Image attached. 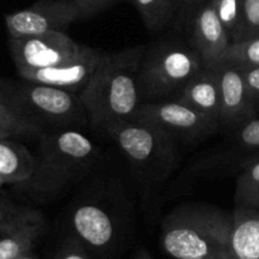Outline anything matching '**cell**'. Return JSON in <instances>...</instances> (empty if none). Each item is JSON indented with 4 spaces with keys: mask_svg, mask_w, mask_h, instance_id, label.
<instances>
[{
    "mask_svg": "<svg viewBox=\"0 0 259 259\" xmlns=\"http://www.w3.org/2000/svg\"><path fill=\"white\" fill-rule=\"evenodd\" d=\"M55 259H89V256L87 255L80 244L76 241H71V243L65 244L60 249Z\"/></svg>",
    "mask_w": 259,
    "mask_h": 259,
    "instance_id": "28",
    "label": "cell"
},
{
    "mask_svg": "<svg viewBox=\"0 0 259 259\" xmlns=\"http://www.w3.org/2000/svg\"><path fill=\"white\" fill-rule=\"evenodd\" d=\"M34 170V155L22 144L0 140V179L4 183L24 184Z\"/></svg>",
    "mask_w": 259,
    "mask_h": 259,
    "instance_id": "17",
    "label": "cell"
},
{
    "mask_svg": "<svg viewBox=\"0 0 259 259\" xmlns=\"http://www.w3.org/2000/svg\"><path fill=\"white\" fill-rule=\"evenodd\" d=\"M210 3L233 41L240 24L241 0H211Z\"/></svg>",
    "mask_w": 259,
    "mask_h": 259,
    "instance_id": "21",
    "label": "cell"
},
{
    "mask_svg": "<svg viewBox=\"0 0 259 259\" xmlns=\"http://www.w3.org/2000/svg\"><path fill=\"white\" fill-rule=\"evenodd\" d=\"M78 12L79 19L89 18V17L103 12L119 0H70Z\"/></svg>",
    "mask_w": 259,
    "mask_h": 259,
    "instance_id": "25",
    "label": "cell"
},
{
    "mask_svg": "<svg viewBox=\"0 0 259 259\" xmlns=\"http://www.w3.org/2000/svg\"><path fill=\"white\" fill-rule=\"evenodd\" d=\"M212 68L220 91V123L236 130L245 122L255 118L258 111L246 88L240 66L233 62L221 61Z\"/></svg>",
    "mask_w": 259,
    "mask_h": 259,
    "instance_id": "10",
    "label": "cell"
},
{
    "mask_svg": "<svg viewBox=\"0 0 259 259\" xmlns=\"http://www.w3.org/2000/svg\"><path fill=\"white\" fill-rule=\"evenodd\" d=\"M221 61L233 62L243 68L259 66V34L238 42H231L224 52Z\"/></svg>",
    "mask_w": 259,
    "mask_h": 259,
    "instance_id": "20",
    "label": "cell"
},
{
    "mask_svg": "<svg viewBox=\"0 0 259 259\" xmlns=\"http://www.w3.org/2000/svg\"><path fill=\"white\" fill-rule=\"evenodd\" d=\"M130 163L150 177L169 173L174 163L176 139L154 124L133 118L109 134Z\"/></svg>",
    "mask_w": 259,
    "mask_h": 259,
    "instance_id": "6",
    "label": "cell"
},
{
    "mask_svg": "<svg viewBox=\"0 0 259 259\" xmlns=\"http://www.w3.org/2000/svg\"><path fill=\"white\" fill-rule=\"evenodd\" d=\"M44 226L42 213L33 208H27L21 218L0 228V259H17L29 253Z\"/></svg>",
    "mask_w": 259,
    "mask_h": 259,
    "instance_id": "13",
    "label": "cell"
},
{
    "mask_svg": "<svg viewBox=\"0 0 259 259\" xmlns=\"http://www.w3.org/2000/svg\"><path fill=\"white\" fill-rule=\"evenodd\" d=\"M230 44V36L216 16L211 3L201 7L194 19L192 49L203 64L206 66L219 64Z\"/></svg>",
    "mask_w": 259,
    "mask_h": 259,
    "instance_id": "12",
    "label": "cell"
},
{
    "mask_svg": "<svg viewBox=\"0 0 259 259\" xmlns=\"http://www.w3.org/2000/svg\"><path fill=\"white\" fill-rule=\"evenodd\" d=\"M174 0H133L146 28L159 32L168 24L173 13Z\"/></svg>",
    "mask_w": 259,
    "mask_h": 259,
    "instance_id": "19",
    "label": "cell"
},
{
    "mask_svg": "<svg viewBox=\"0 0 259 259\" xmlns=\"http://www.w3.org/2000/svg\"><path fill=\"white\" fill-rule=\"evenodd\" d=\"M3 184H4V182L2 181V179H0V188H2V186H3Z\"/></svg>",
    "mask_w": 259,
    "mask_h": 259,
    "instance_id": "32",
    "label": "cell"
},
{
    "mask_svg": "<svg viewBox=\"0 0 259 259\" xmlns=\"http://www.w3.org/2000/svg\"><path fill=\"white\" fill-rule=\"evenodd\" d=\"M32 135H37L36 131L18 118L8 106L0 102V140Z\"/></svg>",
    "mask_w": 259,
    "mask_h": 259,
    "instance_id": "22",
    "label": "cell"
},
{
    "mask_svg": "<svg viewBox=\"0 0 259 259\" xmlns=\"http://www.w3.org/2000/svg\"><path fill=\"white\" fill-rule=\"evenodd\" d=\"M259 34V0H241V18L231 42H238Z\"/></svg>",
    "mask_w": 259,
    "mask_h": 259,
    "instance_id": "23",
    "label": "cell"
},
{
    "mask_svg": "<svg viewBox=\"0 0 259 259\" xmlns=\"http://www.w3.org/2000/svg\"><path fill=\"white\" fill-rule=\"evenodd\" d=\"M205 66L193 49L163 46L144 57L139 73L141 99H161L179 94Z\"/></svg>",
    "mask_w": 259,
    "mask_h": 259,
    "instance_id": "5",
    "label": "cell"
},
{
    "mask_svg": "<svg viewBox=\"0 0 259 259\" xmlns=\"http://www.w3.org/2000/svg\"><path fill=\"white\" fill-rule=\"evenodd\" d=\"M144 47L116 54L101 52L98 66L88 85L79 94L93 128L109 134L135 117L141 106L139 73Z\"/></svg>",
    "mask_w": 259,
    "mask_h": 259,
    "instance_id": "1",
    "label": "cell"
},
{
    "mask_svg": "<svg viewBox=\"0 0 259 259\" xmlns=\"http://www.w3.org/2000/svg\"><path fill=\"white\" fill-rule=\"evenodd\" d=\"M240 68L243 70L246 88L250 94L251 101H253L256 111H259V66H253V68L240 66Z\"/></svg>",
    "mask_w": 259,
    "mask_h": 259,
    "instance_id": "26",
    "label": "cell"
},
{
    "mask_svg": "<svg viewBox=\"0 0 259 259\" xmlns=\"http://www.w3.org/2000/svg\"><path fill=\"white\" fill-rule=\"evenodd\" d=\"M231 218L234 259H259V210L235 207Z\"/></svg>",
    "mask_w": 259,
    "mask_h": 259,
    "instance_id": "16",
    "label": "cell"
},
{
    "mask_svg": "<svg viewBox=\"0 0 259 259\" xmlns=\"http://www.w3.org/2000/svg\"><path fill=\"white\" fill-rule=\"evenodd\" d=\"M17 259H37V258H36V256L32 255V254L27 253V254H23V255H21L19 258H17Z\"/></svg>",
    "mask_w": 259,
    "mask_h": 259,
    "instance_id": "30",
    "label": "cell"
},
{
    "mask_svg": "<svg viewBox=\"0 0 259 259\" xmlns=\"http://www.w3.org/2000/svg\"><path fill=\"white\" fill-rule=\"evenodd\" d=\"M27 211V207H18L12 203L0 202V228L13 223Z\"/></svg>",
    "mask_w": 259,
    "mask_h": 259,
    "instance_id": "27",
    "label": "cell"
},
{
    "mask_svg": "<svg viewBox=\"0 0 259 259\" xmlns=\"http://www.w3.org/2000/svg\"><path fill=\"white\" fill-rule=\"evenodd\" d=\"M236 141L240 148L259 153V118H253L236 128Z\"/></svg>",
    "mask_w": 259,
    "mask_h": 259,
    "instance_id": "24",
    "label": "cell"
},
{
    "mask_svg": "<svg viewBox=\"0 0 259 259\" xmlns=\"http://www.w3.org/2000/svg\"><path fill=\"white\" fill-rule=\"evenodd\" d=\"M178 101L188 104L220 123V91L212 66L205 65L182 89Z\"/></svg>",
    "mask_w": 259,
    "mask_h": 259,
    "instance_id": "15",
    "label": "cell"
},
{
    "mask_svg": "<svg viewBox=\"0 0 259 259\" xmlns=\"http://www.w3.org/2000/svg\"><path fill=\"white\" fill-rule=\"evenodd\" d=\"M182 2H184L187 4H198L201 2H203V0H182Z\"/></svg>",
    "mask_w": 259,
    "mask_h": 259,
    "instance_id": "31",
    "label": "cell"
},
{
    "mask_svg": "<svg viewBox=\"0 0 259 259\" xmlns=\"http://www.w3.org/2000/svg\"><path fill=\"white\" fill-rule=\"evenodd\" d=\"M135 259H154V258L145 250V249H140V250L138 251V254H136Z\"/></svg>",
    "mask_w": 259,
    "mask_h": 259,
    "instance_id": "29",
    "label": "cell"
},
{
    "mask_svg": "<svg viewBox=\"0 0 259 259\" xmlns=\"http://www.w3.org/2000/svg\"><path fill=\"white\" fill-rule=\"evenodd\" d=\"M93 141L78 130H65L39 136L34 170L26 182L37 197L49 198L89 170L98 159Z\"/></svg>",
    "mask_w": 259,
    "mask_h": 259,
    "instance_id": "4",
    "label": "cell"
},
{
    "mask_svg": "<svg viewBox=\"0 0 259 259\" xmlns=\"http://www.w3.org/2000/svg\"><path fill=\"white\" fill-rule=\"evenodd\" d=\"M231 226V215L218 208H177L161 224V246L174 259H234Z\"/></svg>",
    "mask_w": 259,
    "mask_h": 259,
    "instance_id": "2",
    "label": "cell"
},
{
    "mask_svg": "<svg viewBox=\"0 0 259 259\" xmlns=\"http://www.w3.org/2000/svg\"><path fill=\"white\" fill-rule=\"evenodd\" d=\"M81 45L65 32H47L18 38L9 37V49L17 71L56 66L75 57Z\"/></svg>",
    "mask_w": 259,
    "mask_h": 259,
    "instance_id": "8",
    "label": "cell"
},
{
    "mask_svg": "<svg viewBox=\"0 0 259 259\" xmlns=\"http://www.w3.org/2000/svg\"><path fill=\"white\" fill-rule=\"evenodd\" d=\"M71 226L81 243L93 249L107 248L116 234L112 218L96 203L78 206L71 216Z\"/></svg>",
    "mask_w": 259,
    "mask_h": 259,
    "instance_id": "14",
    "label": "cell"
},
{
    "mask_svg": "<svg viewBox=\"0 0 259 259\" xmlns=\"http://www.w3.org/2000/svg\"><path fill=\"white\" fill-rule=\"evenodd\" d=\"M78 19V12L70 0H38L28 8L7 14L6 26L9 37L18 38L65 32Z\"/></svg>",
    "mask_w": 259,
    "mask_h": 259,
    "instance_id": "9",
    "label": "cell"
},
{
    "mask_svg": "<svg viewBox=\"0 0 259 259\" xmlns=\"http://www.w3.org/2000/svg\"><path fill=\"white\" fill-rule=\"evenodd\" d=\"M99 57L101 52L81 45L79 54L69 61L51 68L18 71V75L26 80L54 87L79 96L93 76L98 66Z\"/></svg>",
    "mask_w": 259,
    "mask_h": 259,
    "instance_id": "11",
    "label": "cell"
},
{
    "mask_svg": "<svg viewBox=\"0 0 259 259\" xmlns=\"http://www.w3.org/2000/svg\"><path fill=\"white\" fill-rule=\"evenodd\" d=\"M236 207L259 210V159L248 163L235 187Z\"/></svg>",
    "mask_w": 259,
    "mask_h": 259,
    "instance_id": "18",
    "label": "cell"
},
{
    "mask_svg": "<svg viewBox=\"0 0 259 259\" xmlns=\"http://www.w3.org/2000/svg\"><path fill=\"white\" fill-rule=\"evenodd\" d=\"M134 118L154 124L174 139L191 140L211 135L221 126L218 121L178 99L143 103Z\"/></svg>",
    "mask_w": 259,
    "mask_h": 259,
    "instance_id": "7",
    "label": "cell"
},
{
    "mask_svg": "<svg viewBox=\"0 0 259 259\" xmlns=\"http://www.w3.org/2000/svg\"><path fill=\"white\" fill-rule=\"evenodd\" d=\"M0 102L42 136L89 123L78 94L19 79H0Z\"/></svg>",
    "mask_w": 259,
    "mask_h": 259,
    "instance_id": "3",
    "label": "cell"
}]
</instances>
